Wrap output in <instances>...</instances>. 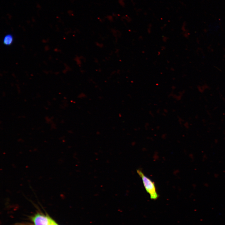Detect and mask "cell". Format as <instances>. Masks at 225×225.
Instances as JSON below:
<instances>
[{
    "label": "cell",
    "instance_id": "1",
    "mask_svg": "<svg viewBox=\"0 0 225 225\" xmlns=\"http://www.w3.org/2000/svg\"><path fill=\"white\" fill-rule=\"evenodd\" d=\"M137 172L141 178L144 186L147 192L149 194L150 198L154 200L157 199L159 195L157 192L154 182L145 175L141 170L138 169Z\"/></svg>",
    "mask_w": 225,
    "mask_h": 225
},
{
    "label": "cell",
    "instance_id": "2",
    "mask_svg": "<svg viewBox=\"0 0 225 225\" xmlns=\"http://www.w3.org/2000/svg\"><path fill=\"white\" fill-rule=\"evenodd\" d=\"M50 217L48 215L38 213L31 218L34 225H48Z\"/></svg>",
    "mask_w": 225,
    "mask_h": 225
},
{
    "label": "cell",
    "instance_id": "3",
    "mask_svg": "<svg viewBox=\"0 0 225 225\" xmlns=\"http://www.w3.org/2000/svg\"><path fill=\"white\" fill-rule=\"evenodd\" d=\"M13 38L12 35L8 34L5 35L3 38V42L6 45H10L12 42Z\"/></svg>",
    "mask_w": 225,
    "mask_h": 225
},
{
    "label": "cell",
    "instance_id": "4",
    "mask_svg": "<svg viewBox=\"0 0 225 225\" xmlns=\"http://www.w3.org/2000/svg\"><path fill=\"white\" fill-rule=\"evenodd\" d=\"M48 225H58L57 223L52 218H50Z\"/></svg>",
    "mask_w": 225,
    "mask_h": 225
}]
</instances>
